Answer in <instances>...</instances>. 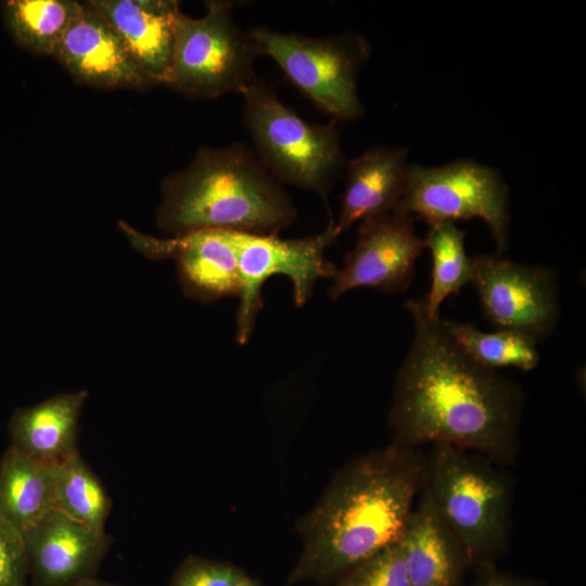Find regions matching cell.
<instances>
[{
  "instance_id": "cell-27",
  "label": "cell",
  "mask_w": 586,
  "mask_h": 586,
  "mask_svg": "<svg viewBox=\"0 0 586 586\" xmlns=\"http://www.w3.org/2000/svg\"><path fill=\"white\" fill-rule=\"evenodd\" d=\"M480 578L476 586H538L528 581L515 578L497 571L492 562L477 565Z\"/></svg>"
},
{
  "instance_id": "cell-29",
  "label": "cell",
  "mask_w": 586,
  "mask_h": 586,
  "mask_svg": "<svg viewBox=\"0 0 586 586\" xmlns=\"http://www.w3.org/2000/svg\"><path fill=\"white\" fill-rule=\"evenodd\" d=\"M238 586H262V585L258 581L247 577L244 582H242Z\"/></svg>"
},
{
  "instance_id": "cell-16",
  "label": "cell",
  "mask_w": 586,
  "mask_h": 586,
  "mask_svg": "<svg viewBox=\"0 0 586 586\" xmlns=\"http://www.w3.org/2000/svg\"><path fill=\"white\" fill-rule=\"evenodd\" d=\"M407 148L372 145L346 165V183L333 230L336 237L355 222L394 212L404 195Z\"/></svg>"
},
{
  "instance_id": "cell-23",
  "label": "cell",
  "mask_w": 586,
  "mask_h": 586,
  "mask_svg": "<svg viewBox=\"0 0 586 586\" xmlns=\"http://www.w3.org/2000/svg\"><path fill=\"white\" fill-rule=\"evenodd\" d=\"M464 238L455 222L444 221L431 225L424 239L432 257L431 288L423 300L430 315H440L442 303L472 280V257L466 253Z\"/></svg>"
},
{
  "instance_id": "cell-5",
  "label": "cell",
  "mask_w": 586,
  "mask_h": 586,
  "mask_svg": "<svg viewBox=\"0 0 586 586\" xmlns=\"http://www.w3.org/2000/svg\"><path fill=\"white\" fill-rule=\"evenodd\" d=\"M241 94L243 125L266 168L282 184L327 198L346 165L337 122L305 120L258 80Z\"/></svg>"
},
{
  "instance_id": "cell-15",
  "label": "cell",
  "mask_w": 586,
  "mask_h": 586,
  "mask_svg": "<svg viewBox=\"0 0 586 586\" xmlns=\"http://www.w3.org/2000/svg\"><path fill=\"white\" fill-rule=\"evenodd\" d=\"M90 4L116 31L141 72L166 85L181 13L175 0H92Z\"/></svg>"
},
{
  "instance_id": "cell-7",
  "label": "cell",
  "mask_w": 586,
  "mask_h": 586,
  "mask_svg": "<svg viewBox=\"0 0 586 586\" xmlns=\"http://www.w3.org/2000/svg\"><path fill=\"white\" fill-rule=\"evenodd\" d=\"M235 5L212 0L199 18L180 13L166 86L186 95L216 99L241 94L257 81L254 63L259 53L249 30L235 22Z\"/></svg>"
},
{
  "instance_id": "cell-2",
  "label": "cell",
  "mask_w": 586,
  "mask_h": 586,
  "mask_svg": "<svg viewBox=\"0 0 586 586\" xmlns=\"http://www.w3.org/2000/svg\"><path fill=\"white\" fill-rule=\"evenodd\" d=\"M423 454L392 442L341 468L296 525L303 548L285 586L335 582L398 543L422 491Z\"/></svg>"
},
{
  "instance_id": "cell-19",
  "label": "cell",
  "mask_w": 586,
  "mask_h": 586,
  "mask_svg": "<svg viewBox=\"0 0 586 586\" xmlns=\"http://www.w3.org/2000/svg\"><path fill=\"white\" fill-rule=\"evenodd\" d=\"M55 466L12 446L0 459V518L22 534L54 508Z\"/></svg>"
},
{
  "instance_id": "cell-1",
  "label": "cell",
  "mask_w": 586,
  "mask_h": 586,
  "mask_svg": "<svg viewBox=\"0 0 586 586\" xmlns=\"http://www.w3.org/2000/svg\"><path fill=\"white\" fill-rule=\"evenodd\" d=\"M406 307L415 334L388 413L393 443L448 444L511 463L520 448L521 387L469 357L423 300H409Z\"/></svg>"
},
{
  "instance_id": "cell-25",
  "label": "cell",
  "mask_w": 586,
  "mask_h": 586,
  "mask_svg": "<svg viewBox=\"0 0 586 586\" xmlns=\"http://www.w3.org/2000/svg\"><path fill=\"white\" fill-rule=\"evenodd\" d=\"M247 577L233 564L190 556L176 569L168 586H238Z\"/></svg>"
},
{
  "instance_id": "cell-22",
  "label": "cell",
  "mask_w": 586,
  "mask_h": 586,
  "mask_svg": "<svg viewBox=\"0 0 586 586\" xmlns=\"http://www.w3.org/2000/svg\"><path fill=\"white\" fill-rule=\"evenodd\" d=\"M443 323L455 343L484 367L530 371L539 362L538 342L526 334L510 330L483 332L472 323L453 320Z\"/></svg>"
},
{
  "instance_id": "cell-20",
  "label": "cell",
  "mask_w": 586,
  "mask_h": 586,
  "mask_svg": "<svg viewBox=\"0 0 586 586\" xmlns=\"http://www.w3.org/2000/svg\"><path fill=\"white\" fill-rule=\"evenodd\" d=\"M80 3L73 0H9L2 3L5 27L26 50L53 56Z\"/></svg>"
},
{
  "instance_id": "cell-6",
  "label": "cell",
  "mask_w": 586,
  "mask_h": 586,
  "mask_svg": "<svg viewBox=\"0 0 586 586\" xmlns=\"http://www.w3.org/2000/svg\"><path fill=\"white\" fill-rule=\"evenodd\" d=\"M259 56L272 59L286 79L319 110L337 120L364 114L357 78L371 55V44L347 30L314 37L267 27L249 30Z\"/></svg>"
},
{
  "instance_id": "cell-3",
  "label": "cell",
  "mask_w": 586,
  "mask_h": 586,
  "mask_svg": "<svg viewBox=\"0 0 586 586\" xmlns=\"http://www.w3.org/2000/svg\"><path fill=\"white\" fill-rule=\"evenodd\" d=\"M156 222L179 235L203 229L273 233L296 218L294 204L253 149L233 142L201 146L162 181Z\"/></svg>"
},
{
  "instance_id": "cell-10",
  "label": "cell",
  "mask_w": 586,
  "mask_h": 586,
  "mask_svg": "<svg viewBox=\"0 0 586 586\" xmlns=\"http://www.w3.org/2000/svg\"><path fill=\"white\" fill-rule=\"evenodd\" d=\"M485 317L537 342L549 336L560 307L553 270L512 262L500 253L472 257V280Z\"/></svg>"
},
{
  "instance_id": "cell-9",
  "label": "cell",
  "mask_w": 586,
  "mask_h": 586,
  "mask_svg": "<svg viewBox=\"0 0 586 586\" xmlns=\"http://www.w3.org/2000/svg\"><path fill=\"white\" fill-rule=\"evenodd\" d=\"M333 220L320 233L303 239H281L270 233L235 232L241 281L237 311V340L244 344L251 336L259 309L262 286L276 275L286 276L293 286L296 306H303L316 282L333 278L337 268L324 252L336 239Z\"/></svg>"
},
{
  "instance_id": "cell-8",
  "label": "cell",
  "mask_w": 586,
  "mask_h": 586,
  "mask_svg": "<svg viewBox=\"0 0 586 586\" xmlns=\"http://www.w3.org/2000/svg\"><path fill=\"white\" fill-rule=\"evenodd\" d=\"M394 212L437 222L481 218L502 254L508 247L509 190L500 174L461 160L438 167L409 164L405 192Z\"/></svg>"
},
{
  "instance_id": "cell-14",
  "label": "cell",
  "mask_w": 586,
  "mask_h": 586,
  "mask_svg": "<svg viewBox=\"0 0 586 586\" xmlns=\"http://www.w3.org/2000/svg\"><path fill=\"white\" fill-rule=\"evenodd\" d=\"M53 58L73 78L91 87L142 89L153 85L89 1L80 3Z\"/></svg>"
},
{
  "instance_id": "cell-24",
  "label": "cell",
  "mask_w": 586,
  "mask_h": 586,
  "mask_svg": "<svg viewBox=\"0 0 586 586\" xmlns=\"http://www.w3.org/2000/svg\"><path fill=\"white\" fill-rule=\"evenodd\" d=\"M334 586H411L399 542L352 568Z\"/></svg>"
},
{
  "instance_id": "cell-13",
  "label": "cell",
  "mask_w": 586,
  "mask_h": 586,
  "mask_svg": "<svg viewBox=\"0 0 586 586\" xmlns=\"http://www.w3.org/2000/svg\"><path fill=\"white\" fill-rule=\"evenodd\" d=\"M24 536L34 586H75L94 577L112 538L51 509Z\"/></svg>"
},
{
  "instance_id": "cell-28",
  "label": "cell",
  "mask_w": 586,
  "mask_h": 586,
  "mask_svg": "<svg viewBox=\"0 0 586 586\" xmlns=\"http://www.w3.org/2000/svg\"><path fill=\"white\" fill-rule=\"evenodd\" d=\"M75 586H120V585H116V584H112V583H109V582H105V581H102V579H98L94 576V577L85 579V581L76 584Z\"/></svg>"
},
{
  "instance_id": "cell-18",
  "label": "cell",
  "mask_w": 586,
  "mask_h": 586,
  "mask_svg": "<svg viewBox=\"0 0 586 586\" xmlns=\"http://www.w3.org/2000/svg\"><path fill=\"white\" fill-rule=\"evenodd\" d=\"M88 391L55 394L18 408L9 422L11 446L49 464H59L77 449L78 423Z\"/></svg>"
},
{
  "instance_id": "cell-21",
  "label": "cell",
  "mask_w": 586,
  "mask_h": 586,
  "mask_svg": "<svg viewBox=\"0 0 586 586\" xmlns=\"http://www.w3.org/2000/svg\"><path fill=\"white\" fill-rule=\"evenodd\" d=\"M54 508L92 531L105 532L112 500L79 451L55 466Z\"/></svg>"
},
{
  "instance_id": "cell-17",
  "label": "cell",
  "mask_w": 586,
  "mask_h": 586,
  "mask_svg": "<svg viewBox=\"0 0 586 586\" xmlns=\"http://www.w3.org/2000/svg\"><path fill=\"white\" fill-rule=\"evenodd\" d=\"M399 544L411 586H461L471 562L423 486Z\"/></svg>"
},
{
  "instance_id": "cell-12",
  "label": "cell",
  "mask_w": 586,
  "mask_h": 586,
  "mask_svg": "<svg viewBox=\"0 0 586 586\" xmlns=\"http://www.w3.org/2000/svg\"><path fill=\"white\" fill-rule=\"evenodd\" d=\"M118 226L144 256L176 260L179 283L188 296L202 302L239 296L235 231L203 229L160 239L141 233L125 221Z\"/></svg>"
},
{
  "instance_id": "cell-4",
  "label": "cell",
  "mask_w": 586,
  "mask_h": 586,
  "mask_svg": "<svg viewBox=\"0 0 586 586\" xmlns=\"http://www.w3.org/2000/svg\"><path fill=\"white\" fill-rule=\"evenodd\" d=\"M495 464L448 444L423 454V489L475 565L492 562L509 534L511 483Z\"/></svg>"
},
{
  "instance_id": "cell-26",
  "label": "cell",
  "mask_w": 586,
  "mask_h": 586,
  "mask_svg": "<svg viewBox=\"0 0 586 586\" xmlns=\"http://www.w3.org/2000/svg\"><path fill=\"white\" fill-rule=\"evenodd\" d=\"M28 573L23 534L0 518V586H26Z\"/></svg>"
},
{
  "instance_id": "cell-11",
  "label": "cell",
  "mask_w": 586,
  "mask_h": 586,
  "mask_svg": "<svg viewBox=\"0 0 586 586\" xmlns=\"http://www.w3.org/2000/svg\"><path fill=\"white\" fill-rule=\"evenodd\" d=\"M425 249L413 217L391 212L360 221L354 249L346 255L329 289L336 300L355 288L397 294L410 284L416 262Z\"/></svg>"
}]
</instances>
